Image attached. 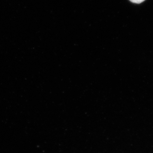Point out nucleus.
Segmentation results:
<instances>
[{"label": "nucleus", "mask_w": 153, "mask_h": 153, "mask_svg": "<svg viewBox=\"0 0 153 153\" xmlns=\"http://www.w3.org/2000/svg\"><path fill=\"white\" fill-rule=\"evenodd\" d=\"M131 2L135 3V4H140V3L144 1L145 0H129Z\"/></svg>", "instance_id": "f257e3e1"}]
</instances>
